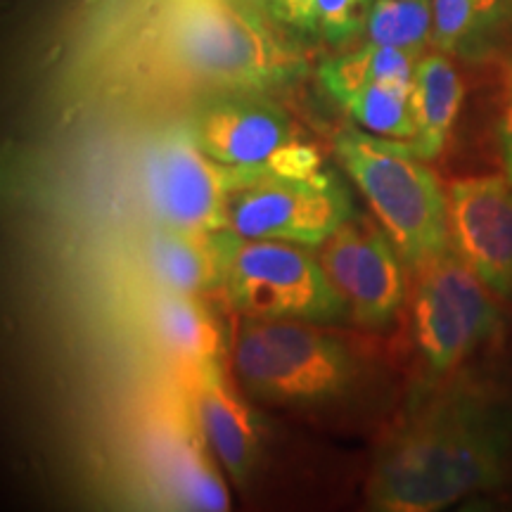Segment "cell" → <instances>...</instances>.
Wrapping results in <instances>:
<instances>
[{
  "label": "cell",
  "instance_id": "cell-8",
  "mask_svg": "<svg viewBox=\"0 0 512 512\" xmlns=\"http://www.w3.org/2000/svg\"><path fill=\"white\" fill-rule=\"evenodd\" d=\"M188 126L197 145L223 164L292 178L316 176L323 166L316 147L297 138L290 117L254 93L204 102Z\"/></svg>",
  "mask_w": 512,
  "mask_h": 512
},
{
  "label": "cell",
  "instance_id": "cell-15",
  "mask_svg": "<svg viewBox=\"0 0 512 512\" xmlns=\"http://www.w3.org/2000/svg\"><path fill=\"white\" fill-rule=\"evenodd\" d=\"M145 318L157 347L181 368L223 358L226 339L221 323L195 294L157 290L147 302Z\"/></svg>",
  "mask_w": 512,
  "mask_h": 512
},
{
  "label": "cell",
  "instance_id": "cell-21",
  "mask_svg": "<svg viewBox=\"0 0 512 512\" xmlns=\"http://www.w3.org/2000/svg\"><path fill=\"white\" fill-rule=\"evenodd\" d=\"M370 0H316V31L328 41L342 43L368 19Z\"/></svg>",
  "mask_w": 512,
  "mask_h": 512
},
{
  "label": "cell",
  "instance_id": "cell-4",
  "mask_svg": "<svg viewBox=\"0 0 512 512\" xmlns=\"http://www.w3.org/2000/svg\"><path fill=\"white\" fill-rule=\"evenodd\" d=\"M235 373L261 401L318 403L344 392L354 366L347 349L313 323L249 316L235 344Z\"/></svg>",
  "mask_w": 512,
  "mask_h": 512
},
{
  "label": "cell",
  "instance_id": "cell-14",
  "mask_svg": "<svg viewBox=\"0 0 512 512\" xmlns=\"http://www.w3.org/2000/svg\"><path fill=\"white\" fill-rule=\"evenodd\" d=\"M147 278L157 290L202 294L223 285L226 259L216 233H188L159 226L147 235L140 249Z\"/></svg>",
  "mask_w": 512,
  "mask_h": 512
},
{
  "label": "cell",
  "instance_id": "cell-24",
  "mask_svg": "<svg viewBox=\"0 0 512 512\" xmlns=\"http://www.w3.org/2000/svg\"><path fill=\"white\" fill-rule=\"evenodd\" d=\"M498 3H501V0H482V8L486 15H491V12L498 8Z\"/></svg>",
  "mask_w": 512,
  "mask_h": 512
},
{
  "label": "cell",
  "instance_id": "cell-17",
  "mask_svg": "<svg viewBox=\"0 0 512 512\" xmlns=\"http://www.w3.org/2000/svg\"><path fill=\"white\" fill-rule=\"evenodd\" d=\"M418 53L420 50L368 43L366 48L332 57V60L320 64L318 79L339 105H347L358 91H363L370 83L387 81L413 86L415 67L420 62Z\"/></svg>",
  "mask_w": 512,
  "mask_h": 512
},
{
  "label": "cell",
  "instance_id": "cell-5",
  "mask_svg": "<svg viewBox=\"0 0 512 512\" xmlns=\"http://www.w3.org/2000/svg\"><path fill=\"white\" fill-rule=\"evenodd\" d=\"M219 242L226 259L223 287L238 311L306 323H337L349 316L311 247L240 238L230 230H219Z\"/></svg>",
  "mask_w": 512,
  "mask_h": 512
},
{
  "label": "cell",
  "instance_id": "cell-23",
  "mask_svg": "<svg viewBox=\"0 0 512 512\" xmlns=\"http://www.w3.org/2000/svg\"><path fill=\"white\" fill-rule=\"evenodd\" d=\"M498 147H501L505 178L512 183V67L508 72V86H505L501 121H498Z\"/></svg>",
  "mask_w": 512,
  "mask_h": 512
},
{
  "label": "cell",
  "instance_id": "cell-12",
  "mask_svg": "<svg viewBox=\"0 0 512 512\" xmlns=\"http://www.w3.org/2000/svg\"><path fill=\"white\" fill-rule=\"evenodd\" d=\"M448 240L477 278L512 297V183L503 176L456 181L446 192Z\"/></svg>",
  "mask_w": 512,
  "mask_h": 512
},
{
  "label": "cell",
  "instance_id": "cell-3",
  "mask_svg": "<svg viewBox=\"0 0 512 512\" xmlns=\"http://www.w3.org/2000/svg\"><path fill=\"white\" fill-rule=\"evenodd\" d=\"M166 36L185 72L228 91H268L306 72L302 53L233 0H176Z\"/></svg>",
  "mask_w": 512,
  "mask_h": 512
},
{
  "label": "cell",
  "instance_id": "cell-11",
  "mask_svg": "<svg viewBox=\"0 0 512 512\" xmlns=\"http://www.w3.org/2000/svg\"><path fill=\"white\" fill-rule=\"evenodd\" d=\"M145 465L162 503L176 510L221 512L230 496L209 458L190 401L181 394L164 396L143 434Z\"/></svg>",
  "mask_w": 512,
  "mask_h": 512
},
{
  "label": "cell",
  "instance_id": "cell-22",
  "mask_svg": "<svg viewBox=\"0 0 512 512\" xmlns=\"http://www.w3.org/2000/svg\"><path fill=\"white\" fill-rule=\"evenodd\" d=\"M271 10L287 27L316 31V0H271Z\"/></svg>",
  "mask_w": 512,
  "mask_h": 512
},
{
  "label": "cell",
  "instance_id": "cell-25",
  "mask_svg": "<svg viewBox=\"0 0 512 512\" xmlns=\"http://www.w3.org/2000/svg\"><path fill=\"white\" fill-rule=\"evenodd\" d=\"M245 3H252V5H271V0H245Z\"/></svg>",
  "mask_w": 512,
  "mask_h": 512
},
{
  "label": "cell",
  "instance_id": "cell-10",
  "mask_svg": "<svg viewBox=\"0 0 512 512\" xmlns=\"http://www.w3.org/2000/svg\"><path fill=\"white\" fill-rule=\"evenodd\" d=\"M313 252L354 323L363 328L392 323L406 297V264L380 226L349 219Z\"/></svg>",
  "mask_w": 512,
  "mask_h": 512
},
{
  "label": "cell",
  "instance_id": "cell-18",
  "mask_svg": "<svg viewBox=\"0 0 512 512\" xmlns=\"http://www.w3.org/2000/svg\"><path fill=\"white\" fill-rule=\"evenodd\" d=\"M351 117L363 131L382 138L413 143L418 136V121L413 110V86L403 83H370L358 91L347 105Z\"/></svg>",
  "mask_w": 512,
  "mask_h": 512
},
{
  "label": "cell",
  "instance_id": "cell-13",
  "mask_svg": "<svg viewBox=\"0 0 512 512\" xmlns=\"http://www.w3.org/2000/svg\"><path fill=\"white\" fill-rule=\"evenodd\" d=\"M181 370L185 396L211 456L219 460L233 482H247L261 444L254 411L233 387L221 358Z\"/></svg>",
  "mask_w": 512,
  "mask_h": 512
},
{
  "label": "cell",
  "instance_id": "cell-16",
  "mask_svg": "<svg viewBox=\"0 0 512 512\" xmlns=\"http://www.w3.org/2000/svg\"><path fill=\"white\" fill-rule=\"evenodd\" d=\"M463 105V81L446 55L420 57L413 79V110L418 136L413 150L422 159H434L444 150Z\"/></svg>",
  "mask_w": 512,
  "mask_h": 512
},
{
  "label": "cell",
  "instance_id": "cell-6",
  "mask_svg": "<svg viewBox=\"0 0 512 512\" xmlns=\"http://www.w3.org/2000/svg\"><path fill=\"white\" fill-rule=\"evenodd\" d=\"M266 176L273 174L207 155L188 124L152 140L143 157V195L152 216L159 226L188 233L226 230L235 192Z\"/></svg>",
  "mask_w": 512,
  "mask_h": 512
},
{
  "label": "cell",
  "instance_id": "cell-19",
  "mask_svg": "<svg viewBox=\"0 0 512 512\" xmlns=\"http://www.w3.org/2000/svg\"><path fill=\"white\" fill-rule=\"evenodd\" d=\"M366 31L377 46L420 50L432 38V0H375Z\"/></svg>",
  "mask_w": 512,
  "mask_h": 512
},
{
  "label": "cell",
  "instance_id": "cell-9",
  "mask_svg": "<svg viewBox=\"0 0 512 512\" xmlns=\"http://www.w3.org/2000/svg\"><path fill=\"white\" fill-rule=\"evenodd\" d=\"M347 185L332 174L266 176L238 190L228 207L230 233L252 240H283L318 247L351 219Z\"/></svg>",
  "mask_w": 512,
  "mask_h": 512
},
{
  "label": "cell",
  "instance_id": "cell-20",
  "mask_svg": "<svg viewBox=\"0 0 512 512\" xmlns=\"http://www.w3.org/2000/svg\"><path fill=\"white\" fill-rule=\"evenodd\" d=\"M486 17L482 0H432V43L456 50Z\"/></svg>",
  "mask_w": 512,
  "mask_h": 512
},
{
  "label": "cell",
  "instance_id": "cell-1",
  "mask_svg": "<svg viewBox=\"0 0 512 512\" xmlns=\"http://www.w3.org/2000/svg\"><path fill=\"white\" fill-rule=\"evenodd\" d=\"M512 418L472 389L418 403L389 434L370 475V503L389 512H434L501 482Z\"/></svg>",
  "mask_w": 512,
  "mask_h": 512
},
{
  "label": "cell",
  "instance_id": "cell-7",
  "mask_svg": "<svg viewBox=\"0 0 512 512\" xmlns=\"http://www.w3.org/2000/svg\"><path fill=\"white\" fill-rule=\"evenodd\" d=\"M413 330L432 373L458 368L498 328L491 290L453 249L415 268Z\"/></svg>",
  "mask_w": 512,
  "mask_h": 512
},
{
  "label": "cell",
  "instance_id": "cell-2",
  "mask_svg": "<svg viewBox=\"0 0 512 512\" xmlns=\"http://www.w3.org/2000/svg\"><path fill=\"white\" fill-rule=\"evenodd\" d=\"M335 155L403 264L415 271L451 249L446 195L411 143L351 126L337 133Z\"/></svg>",
  "mask_w": 512,
  "mask_h": 512
}]
</instances>
